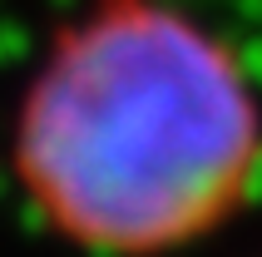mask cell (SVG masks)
<instances>
[{"instance_id": "1", "label": "cell", "mask_w": 262, "mask_h": 257, "mask_svg": "<svg viewBox=\"0 0 262 257\" xmlns=\"http://www.w3.org/2000/svg\"><path fill=\"white\" fill-rule=\"evenodd\" d=\"M262 163V109L233 50L168 0H104L30 79L15 173L74 247L148 257L218 228Z\"/></svg>"}]
</instances>
